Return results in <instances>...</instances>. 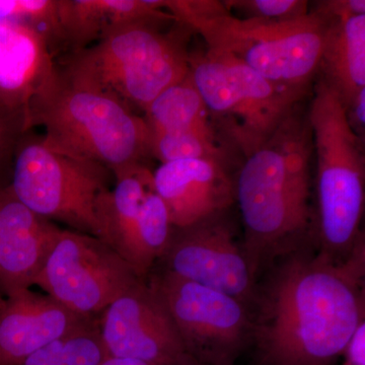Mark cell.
Masks as SVG:
<instances>
[{
  "label": "cell",
  "instance_id": "6da1fadb",
  "mask_svg": "<svg viewBox=\"0 0 365 365\" xmlns=\"http://www.w3.org/2000/svg\"><path fill=\"white\" fill-rule=\"evenodd\" d=\"M252 307L257 365H333L365 321V239L336 260L314 242L266 269Z\"/></svg>",
  "mask_w": 365,
  "mask_h": 365
},
{
  "label": "cell",
  "instance_id": "7a4b0ae2",
  "mask_svg": "<svg viewBox=\"0 0 365 365\" xmlns=\"http://www.w3.org/2000/svg\"><path fill=\"white\" fill-rule=\"evenodd\" d=\"M304 102L235 173L242 249L258 279L274 261L314 241V140Z\"/></svg>",
  "mask_w": 365,
  "mask_h": 365
},
{
  "label": "cell",
  "instance_id": "3957f363",
  "mask_svg": "<svg viewBox=\"0 0 365 365\" xmlns=\"http://www.w3.org/2000/svg\"><path fill=\"white\" fill-rule=\"evenodd\" d=\"M28 110L31 128H44L43 143L67 157L115 173L150 155L143 118L106 91L71 78L59 66L31 98Z\"/></svg>",
  "mask_w": 365,
  "mask_h": 365
},
{
  "label": "cell",
  "instance_id": "277c9868",
  "mask_svg": "<svg viewBox=\"0 0 365 365\" xmlns=\"http://www.w3.org/2000/svg\"><path fill=\"white\" fill-rule=\"evenodd\" d=\"M162 6L207 49L232 55L274 83L313 88L329 26L324 14L311 9L290 20L242 19L220 0H162Z\"/></svg>",
  "mask_w": 365,
  "mask_h": 365
},
{
  "label": "cell",
  "instance_id": "5b68a950",
  "mask_svg": "<svg viewBox=\"0 0 365 365\" xmlns=\"http://www.w3.org/2000/svg\"><path fill=\"white\" fill-rule=\"evenodd\" d=\"M312 95L309 118L316 189L313 240L319 252L343 260L364 235V139L350 128L339 96L319 76Z\"/></svg>",
  "mask_w": 365,
  "mask_h": 365
},
{
  "label": "cell",
  "instance_id": "8992f818",
  "mask_svg": "<svg viewBox=\"0 0 365 365\" xmlns=\"http://www.w3.org/2000/svg\"><path fill=\"white\" fill-rule=\"evenodd\" d=\"M192 34L175 19L138 21L69 54L59 67L79 83L144 112L165 88L188 76Z\"/></svg>",
  "mask_w": 365,
  "mask_h": 365
},
{
  "label": "cell",
  "instance_id": "52a82bcc",
  "mask_svg": "<svg viewBox=\"0 0 365 365\" xmlns=\"http://www.w3.org/2000/svg\"><path fill=\"white\" fill-rule=\"evenodd\" d=\"M190 74L230 157L253 155L312 88L274 83L227 53L190 52Z\"/></svg>",
  "mask_w": 365,
  "mask_h": 365
},
{
  "label": "cell",
  "instance_id": "ba28073f",
  "mask_svg": "<svg viewBox=\"0 0 365 365\" xmlns=\"http://www.w3.org/2000/svg\"><path fill=\"white\" fill-rule=\"evenodd\" d=\"M28 134L14 153L9 184L14 195L46 220L66 223L76 232L100 239L98 204L109 190L111 170L56 153L42 138Z\"/></svg>",
  "mask_w": 365,
  "mask_h": 365
},
{
  "label": "cell",
  "instance_id": "9c48e42d",
  "mask_svg": "<svg viewBox=\"0 0 365 365\" xmlns=\"http://www.w3.org/2000/svg\"><path fill=\"white\" fill-rule=\"evenodd\" d=\"M148 285L165 307L187 354L207 365H235L251 346V307L169 271L150 274Z\"/></svg>",
  "mask_w": 365,
  "mask_h": 365
},
{
  "label": "cell",
  "instance_id": "30bf717a",
  "mask_svg": "<svg viewBox=\"0 0 365 365\" xmlns=\"http://www.w3.org/2000/svg\"><path fill=\"white\" fill-rule=\"evenodd\" d=\"M140 280L103 240L61 230L35 284L72 313L93 318Z\"/></svg>",
  "mask_w": 365,
  "mask_h": 365
},
{
  "label": "cell",
  "instance_id": "8fae6325",
  "mask_svg": "<svg viewBox=\"0 0 365 365\" xmlns=\"http://www.w3.org/2000/svg\"><path fill=\"white\" fill-rule=\"evenodd\" d=\"M158 262L163 270L253 307L258 277L237 237L230 210L190 227H174Z\"/></svg>",
  "mask_w": 365,
  "mask_h": 365
},
{
  "label": "cell",
  "instance_id": "7c38bea8",
  "mask_svg": "<svg viewBox=\"0 0 365 365\" xmlns=\"http://www.w3.org/2000/svg\"><path fill=\"white\" fill-rule=\"evenodd\" d=\"M98 328L108 356L176 365L186 354L172 319L146 280L106 307Z\"/></svg>",
  "mask_w": 365,
  "mask_h": 365
},
{
  "label": "cell",
  "instance_id": "4fadbf2b",
  "mask_svg": "<svg viewBox=\"0 0 365 365\" xmlns=\"http://www.w3.org/2000/svg\"><path fill=\"white\" fill-rule=\"evenodd\" d=\"M232 163L196 158L162 163L153 173L174 227H190L227 212L235 203Z\"/></svg>",
  "mask_w": 365,
  "mask_h": 365
},
{
  "label": "cell",
  "instance_id": "5bb4252c",
  "mask_svg": "<svg viewBox=\"0 0 365 365\" xmlns=\"http://www.w3.org/2000/svg\"><path fill=\"white\" fill-rule=\"evenodd\" d=\"M61 228L21 202L0 182V292L30 289Z\"/></svg>",
  "mask_w": 365,
  "mask_h": 365
},
{
  "label": "cell",
  "instance_id": "9a60e30c",
  "mask_svg": "<svg viewBox=\"0 0 365 365\" xmlns=\"http://www.w3.org/2000/svg\"><path fill=\"white\" fill-rule=\"evenodd\" d=\"M91 319L31 289L0 299V365H21Z\"/></svg>",
  "mask_w": 365,
  "mask_h": 365
},
{
  "label": "cell",
  "instance_id": "2e32d148",
  "mask_svg": "<svg viewBox=\"0 0 365 365\" xmlns=\"http://www.w3.org/2000/svg\"><path fill=\"white\" fill-rule=\"evenodd\" d=\"M58 49L69 54L138 21L173 20L162 0H59Z\"/></svg>",
  "mask_w": 365,
  "mask_h": 365
},
{
  "label": "cell",
  "instance_id": "e0dca14e",
  "mask_svg": "<svg viewBox=\"0 0 365 365\" xmlns=\"http://www.w3.org/2000/svg\"><path fill=\"white\" fill-rule=\"evenodd\" d=\"M56 66L42 34L23 21L0 18V91L29 105Z\"/></svg>",
  "mask_w": 365,
  "mask_h": 365
},
{
  "label": "cell",
  "instance_id": "ac0fdd59",
  "mask_svg": "<svg viewBox=\"0 0 365 365\" xmlns=\"http://www.w3.org/2000/svg\"><path fill=\"white\" fill-rule=\"evenodd\" d=\"M113 174L116 185L102 194L98 204L100 239L133 268L137 223L144 197L153 187V173L137 163Z\"/></svg>",
  "mask_w": 365,
  "mask_h": 365
},
{
  "label": "cell",
  "instance_id": "d6986e66",
  "mask_svg": "<svg viewBox=\"0 0 365 365\" xmlns=\"http://www.w3.org/2000/svg\"><path fill=\"white\" fill-rule=\"evenodd\" d=\"M328 19L318 76L346 107L365 88V14Z\"/></svg>",
  "mask_w": 365,
  "mask_h": 365
},
{
  "label": "cell",
  "instance_id": "ffe728a7",
  "mask_svg": "<svg viewBox=\"0 0 365 365\" xmlns=\"http://www.w3.org/2000/svg\"><path fill=\"white\" fill-rule=\"evenodd\" d=\"M144 113L150 134L194 131L216 136L190 72L182 81L160 93Z\"/></svg>",
  "mask_w": 365,
  "mask_h": 365
},
{
  "label": "cell",
  "instance_id": "44dd1931",
  "mask_svg": "<svg viewBox=\"0 0 365 365\" xmlns=\"http://www.w3.org/2000/svg\"><path fill=\"white\" fill-rule=\"evenodd\" d=\"M173 230L167 206L153 187L144 197L136 227L133 269L141 279H148L155 264L163 258Z\"/></svg>",
  "mask_w": 365,
  "mask_h": 365
},
{
  "label": "cell",
  "instance_id": "7402d4cb",
  "mask_svg": "<svg viewBox=\"0 0 365 365\" xmlns=\"http://www.w3.org/2000/svg\"><path fill=\"white\" fill-rule=\"evenodd\" d=\"M150 151L162 163L196 158H215L234 163L217 137L200 132L150 134Z\"/></svg>",
  "mask_w": 365,
  "mask_h": 365
},
{
  "label": "cell",
  "instance_id": "603a6c76",
  "mask_svg": "<svg viewBox=\"0 0 365 365\" xmlns=\"http://www.w3.org/2000/svg\"><path fill=\"white\" fill-rule=\"evenodd\" d=\"M59 0L0 1V18L13 19L32 26L47 39L53 53L58 49Z\"/></svg>",
  "mask_w": 365,
  "mask_h": 365
},
{
  "label": "cell",
  "instance_id": "cb8c5ba5",
  "mask_svg": "<svg viewBox=\"0 0 365 365\" xmlns=\"http://www.w3.org/2000/svg\"><path fill=\"white\" fill-rule=\"evenodd\" d=\"M31 129L28 104L0 91V170L14 160L19 145Z\"/></svg>",
  "mask_w": 365,
  "mask_h": 365
},
{
  "label": "cell",
  "instance_id": "d4e9b609",
  "mask_svg": "<svg viewBox=\"0 0 365 365\" xmlns=\"http://www.w3.org/2000/svg\"><path fill=\"white\" fill-rule=\"evenodd\" d=\"M107 356L98 322L91 319L66 336L58 365H101Z\"/></svg>",
  "mask_w": 365,
  "mask_h": 365
},
{
  "label": "cell",
  "instance_id": "484cf974",
  "mask_svg": "<svg viewBox=\"0 0 365 365\" xmlns=\"http://www.w3.org/2000/svg\"><path fill=\"white\" fill-rule=\"evenodd\" d=\"M230 13L242 19L263 20H290L306 16L311 4L304 0H225L222 1Z\"/></svg>",
  "mask_w": 365,
  "mask_h": 365
},
{
  "label": "cell",
  "instance_id": "4316f807",
  "mask_svg": "<svg viewBox=\"0 0 365 365\" xmlns=\"http://www.w3.org/2000/svg\"><path fill=\"white\" fill-rule=\"evenodd\" d=\"M313 9L328 18L360 16V14H365V1L364 0H326V1L317 2Z\"/></svg>",
  "mask_w": 365,
  "mask_h": 365
},
{
  "label": "cell",
  "instance_id": "83f0119b",
  "mask_svg": "<svg viewBox=\"0 0 365 365\" xmlns=\"http://www.w3.org/2000/svg\"><path fill=\"white\" fill-rule=\"evenodd\" d=\"M346 118L353 132L360 138L365 136V88L345 107Z\"/></svg>",
  "mask_w": 365,
  "mask_h": 365
},
{
  "label": "cell",
  "instance_id": "f1b7e54d",
  "mask_svg": "<svg viewBox=\"0 0 365 365\" xmlns=\"http://www.w3.org/2000/svg\"><path fill=\"white\" fill-rule=\"evenodd\" d=\"M344 365H365V321L361 322L346 346Z\"/></svg>",
  "mask_w": 365,
  "mask_h": 365
},
{
  "label": "cell",
  "instance_id": "f546056e",
  "mask_svg": "<svg viewBox=\"0 0 365 365\" xmlns=\"http://www.w3.org/2000/svg\"><path fill=\"white\" fill-rule=\"evenodd\" d=\"M101 365H157L143 360L126 359V357L107 356Z\"/></svg>",
  "mask_w": 365,
  "mask_h": 365
},
{
  "label": "cell",
  "instance_id": "4dcf8cb0",
  "mask_svg": "<svg viewBox=\"0 0 365 365\" xmlns=\"http://www.w3.org/2000/svg\"><path fill=\"white\" fill-rule=\"evenodd\" d=\"M176 365H207L201 364V362L197 361L193 357L190 356L189 354H185L179 361L177 362Z\"/></svg>",
  "mask_w": 365,
  "mask_h": 365
}]
</instances>
